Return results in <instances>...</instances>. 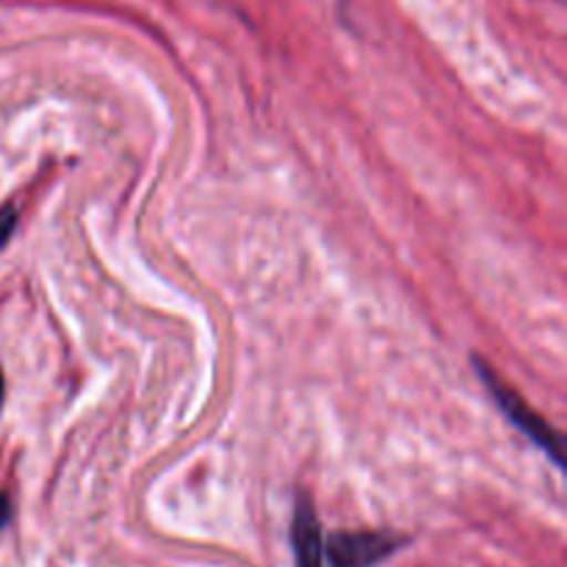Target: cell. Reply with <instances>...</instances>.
I'll use <instances>...</instances> for the list:
<instances>
[{
  "instance_id": "1",
  "label": "cell",
  "mask_w": 567,
  "mask_h": 567,
  "mask_svg": "<svg viewBox=\"0 0 567 567\" xmlns=\"http://www.w3.org/2000/svg\"><path fill=\"white\" fill-rule=\"evenodd\" d=\"M474 365H476V374L482 377V382H485V388L491 391V396L496 399V404L502 408V413L507 415L509 424H513L515 430L524 432V435L529 437L535 446H540L543 452L551 457V463L563 465V437L557 435V430H551V426H548L546 421H543L540 415H537L535 410H532L529 404H526L524 399L513 391V388L504 385V382L498 380L491 369H487L485 360L474 358Z\"/></svg>"
},
{
  "instance_id": "5",
  "label": "cell",
  "mask_w": 567,
  "mask_h": 567,
  "mask_svg": "<svg viewBox=\"0 0 567 567\" xmlns=\"http://www.w3.org/2000/svg\"><path fill=\"white\" fill-rule=\"evenodd\" d=\"M9 518H11V504H9V498L0 496V526L9 524Z\"/></svg>"
},
{
  "instance_id": "6",
  "label": "cell",
  "mask_w": 567,
  "mask_h": 567,
  "mask_svg": "<svg viewBox=\"0 0 567 567\" xmlns=\"http://www.w3.org/2000/svg\"><path fill=\"white\" fill-rule=\"evenodd\" d=\"M0 399H3V380H0Z\"/></svg>"
},
{
  "instance_id": "4",
  "label": "cell",
  "mask_w": 567,
  "mask_h": 567,
  "mask_svg": "<svg viewBox=\"0 0 567 567\" xmlns=\"http://www.w3.org/2000/svg\"><path fill=\"white\" fill-rule=\"evenodd\" d=\"M17 221H20V216H17L14 205H3V208H0V247H6L9 238L14 236Z\"/></svg>"
},
{
  "instance_id": "3",
  "label": "cell",
  "mask_w": 567,
  "mask_h": 567,
  "mask_svg": "<svg viewBox=\"0 0 567 567\" xmlns=\"http://www.w3.org/2000/svg\"><path fill=\"white\" fill-rule=\"evenodd\" d=\"M291 548L297 567H324V535L308 493H297L291 524Z\"/></svg>"
},
{
  "instance_id": "2",
  "label": "cell",
  "mask_w": 567,
  "mask_h": 567,
  "mask_svg": "<svg viewBox=\"0 0 567 567\" xmlns=\"http://www.w3.org/2000/svg\"><path fill=\"white\" fill-rule=\"evenodd\" d=\"M404 546L385 532H336L324 543V557L332 567H374Z\"/></svg>"
}]
</instances>
